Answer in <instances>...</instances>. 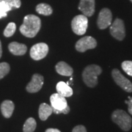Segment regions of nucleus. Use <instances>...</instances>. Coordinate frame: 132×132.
Segmentation results:
<instances>
[{
  "mask_svg": "<svg viewBox=\"0 0 132 132\" xmlns=\"http://www.w3.org/2000/svg\"><path fill=\"white\" fill-rule=\"evenodd\" d=\"M97 41L90 36H85L77 41L75 48L79 52H85L87 50L93 49L96 47Z\"/></svg>",
  "mask_w": 132,
  "mask_h": 132,
  "instance_id": "obj_10",
  "label": "nucleus"
},
{
  "mask_svg": "<svg viewBox=\"0 0 132 132\" xmlns=\"http://www.w3.org/2000/svg\"><path fill=\"white\" fill-rule=\"evenodd\" d=\"M112 120L123 131H128L131 129L132 119L131 117L125 111L116 110L112 114Z\"/></svg>",
  "mask_w": 132,
  "mask_h": 132,
  "instance_id": "obj_4",
  "label": "nucleus"
},
{
  "mask_svg": "<svg viewBox=\"0 0 132 132\" xmlns=\"http://www.w3.org/2000/svg\"><path fill=\"white\" fill-rule=\"evenodd\" d=\"M10 70V66L7 62L0 63V79L3 78L9 73Z\"/></svg>",
  "mask_w": 132,
  "mask_h": 132,
  "instance_id": "obj_23",
  "label": "nucleus"
},
{
  "mask_svg": "<svg viewBox=\"0 0 132 132\" xmlns=\"http://www.w3.org/2000/svg\"><path fill=\"white\" fill-rule=\"evenodd\" d=\"M128 100H125V102L128 105V112L130 114L132 115V97H128Z\"/></svg>",
  "mask_w": 132,
  "mask_h": 132,
  "instance_id": "obj_26",
  "label": "nucleus"
},
{
  "mask_svg": "<svg viewBox=\"0 0 132 132\" xmlns=\"http://www.w3.org/2000/svg\"><path fill=\"white\" fill-rule=\"evenodd\" d=\"M112 13L108 8L102 9L99 13L98 19H97V26L100 29H106L111 24Z\"/></svg>",
  "mask_w": 132,
  "mask_h": 132,
  "instance_id": "obj_9",
  "label": "nucleus"
},
{
  "mask_svg": "<svg viewBox=\"0 0 132 132\" xmlns=\"http://www.w3.org/2000/svg\"><path fill=\"white\" fill-rule=\"evenodd\" d=\"M2 46H1V42L0 40V58H1V56H2Z\"/></svg>",
  "mask_w": 132,
  "mask_h": 132,
  "instance_id": "obj_28",
  "label": "nucleus"
},
{
  "mask_svg": "<svg viewBox=\"0 0 132 132\" xmlns=\"http://www.w3.org/2000/svg\"><path fill=\"white\" fill-rule=\"evenodd\" d=\"M110 33L115 39L122 40L125 37V29L122 20L116 19L110 26Z\"/></svg>",
  "mask_w": 132,
  "mask_h": 132,
  "instance_id": "obj_7",
  "label": "nucleus"
},
{
  "mask_svg": "<svg viewBox=\"0 0 132 132\" xmlns=\"http://www.w3.org/2000/svg\"><path fill=\"white\" fill-rule=\"evenodd\" d=\"M53 110L52 106L45 103L40 104L39 109V116L42 120H46L52 114Z\"/></svg>",
  "mask_w": 132,
  "mask_h": 132,
  "instance_id": "obj_17",
  "label": "nucleus"
},
{
  "mask_svg": "<svg viewBox=\"0 0 132 132\" xmlns=\"http://www.w3.org/2000/svg\"><path fill=\"white\" fill-rule=\"evenodd\" d=\"M50 100L52 104L53 113L56 114L60 113L67 114L70 112V107L67 105L65 97L58 93H54L51 95Z\"/></svg>",
  "mask_w": 132,
  "mask_h": 132,
  "instance_id": "obj_3",
  "label": "nucleus"
},
{
  "mask_svg": "<svg viewBox=\"0 0 132 132\" xmlns=\"http://www.w3.org/2000/svg\"><path fill=\"white\" fill-rule=\"evenodd\" d=\"M41 27V20L35 15H27L24 17L23 23L20 27V31L25 37H35Z\"/></svg>",
  "mask_w": 132,
  "mask_h": 132,
  "instance_id": "obj_1",
  "label": "nucleus"
},
{
  "mask_svg": "<svg viewBox=\"0 0 132 132\" xmlns=\"http://www.w3.org/2000/svg\"><path fill=\"white\" fill-rule=\"evenodd\" d=\"M7 3L12 8H19L21 6L20 0H3Z\"/></svg>",
  "mask_w": 132,
  "mask_h": 132,
  "instance_id": "obj_24",
  "label": "nucleus"
},
{
  "mask_svg": "<svg viewBox=\"0 0 132 132\" xmlns=\"http://www.w3.org/2000/svg\"><path fill=\"white\" fill-rule=\"evenodd\" d=\"M56 90L57 93L64 97H71L73 94L72 89L64 81H60L57 84Z\"/></svg>",
  "mask_w": 132,
  "mask_h": 132,
  "instance_id": "obj_16",
  "label": "nucleus"
},
{
  "mask_svg": "<svg viewBox=\"0 0 132 132\" xmlns=\"http://www.w3.org/2000/svg\"><path fill=\"white\" fill-rule=\"evenodd\" d=\"M36 10L38 14L44 15H50L53 13V9L50 6L45 3H40L36 6Z\"/></svg>",
  "mask_w": 132,
  "mask_h": 132,
  "instance_id": "obj_18",
  "label": "nucleus"
},
{
  "mask_svg": "<svg viewBox=\"0 0 132 132\" xmlns=\"http://www.w3.org/2000/svg\"><path fill=\"white\" fill-rule=\"evenodd\" d=\"M9 50L10 52L14 55L21 56L26 53L27 47L24 44L13 42L9 45Z\"/></svg>",
  "mask_w": 132,
  "mask_h": 132,
  "instance_id": "obj_13",
  "label": "nucleus"
},
{
  "mask_svg": "<svg viewBox=\"0 0 132 132\" xmlns=\"http://www.w3.org/2000/svg\"><path fill=\"white\" fill-rule=\"evenodd\" d=\"M16 30V24L15 23L11 22L7 24L4 31V36L5 37H9L14 35Z\"/></svg>",
  "mask_w": 132,
  "mask_h": 132,
  "instance_id": "obj_21",
  "label": "nucleus"
},
{
  "mask_svg": "<svg viewBox=\"0 0 132 132\" xmlns=\"http://www.w3.org/2000/svg\"><path fill=\"white\" fill-rule=\"evenodd\" d=\"M56 70L60 75L69 77L72 75L73 70L68 64L64 61L58 62L56 65Z\"/></svg>",
  "mask_w": 132,
  "mask_h": 132,
  "instance_id": "obj_14",
  "label": "nucleus"
},
{
  "mask_svg": "<svg viewBox=\"0 0 132 132\" xmlns=\"http://www.w3.org/2000/svg\"><path fill=\"white\" fill-rule=\"evenodd\" d=\"M45 132H61L60 130L58 129H56V128H48V129L46 130Z\"/></svg>",
  "mask_w": 132,
  "mask_h": 132,
  "instance_id": "obj_27",
  "label": "nucleus"
},
{
  "mask_svg": "<svg viewBox=\"0 0 132 132\" xmlns=\"http://www.w3.org/2000/svg\"><path fill=\"white\" fill-rule=\"evenodd\" d=\"M14 104L11 100H5L1 103V111L6 118H11L14 110Z\"/></svg>",
  "mask_w": 132,
  "mask_h": 132,
  "instance_id": "obj_15",
  "label": "nucleus"
},
{
  "mask_svg": "<svg viewBox=\"0 0 132 132\" xmlns=\"http://www.w3.org/2000/svg\"><path fill=\"white\" fill-rule=\"evenodd\" d=\"M48 53V46L45 43H38L33 45L30 50V56L34 60L38 61L44 58Z\"/></svg>",
  "mask_w": 132,
  "mask_h": 132,
  "instance_id": "obj_8",
  "label": "nucleus"
},
{
  "mask_svg": "<svg viewBox=\"0 0 132 132\" xmlns=\"http://www.w3.org/2000/svg\"><path fill=\"white\" fill-rule=\"evenodd\" d=\"M112 77L118 86L126 92H132V83L129 80L125 78L118 69H114L112 71Z\"/></svg>",
  "mask_w": 132,
  "mask_h": 132,
  "instance_id": "obj_6",
  "label": "nucleus"
},
{
  "mask_svg": "<svg viewBox=\"0 0 132 132\" xmlns=\"http://www.w3.org/2000/svg\"><path fill=\"white\" fill-rule=\"evenodd\" d=\"M72 31L77 35L81 36L86 32L88 26V20L85 15H78L73 18L72 21Z\"/></svg>",
  "mask_w": 132,
  "mask_h": 132,
  "instance_id": "obj_5",
  "label": "nucleus"
},
{
  "mask_svg": "<svg viewBox=\"0 0 132 132\" xmlns=\"http://www.w3.org/2000/svg\"><path fill=\"white\" fill-rule=\"evenodd\" d=\"M121 66L125 73L132 77V61H125L122 63Z\"/></svg>",
  "mask_w": 132,
  "mask_h": 132,
  "instance_id": "obj_22",
  "label": "nucleus"
},
{
  "mask_svg": "<svg viewBox=\"0 0 132 132\" xmlns=\"http://www.w3.org/2000/svg\"><path fill=\"white\" fill-rule=\"evenodd\" d=\"M130 1H131V2H132V0H130Z\"/></svg>",
  "mask_w": 132,
  "mask_h": 132,
  "instance_id": "obj_29",
  "label": "nucleus"
},
{
  "mask_svg": "<svg viewBox=\"0 0 132 132\" xmlns=\"http://www.w3.org/2000/svg\"><path fill=\"white\" fill-rule=\"evenodd\" d=\"M44 79L43 76L40 74H34L31 81L26 86V90L30 93H35L39 91L44 85Z\"/></svg>",
  "mask_w": 132,
  "mask_h": 132,
  "instance_id": "obj_11",
  "label": "nucleus"
},
{
  "mask_svg": "<svg viewBox=\"0 0 132 132\" xmlns=\"http://www.w3.org/2000/svg\"><path fill=\"white\" fill-rule=\"evenodd\" d=\"M79 10L86 16H91L95 12V0H80Z\"/></svg>",
  "mask_w": 132,
  "mask_h": 132,
  "instance_id": "obj_12",
  "label": "nucleus"
},
{
  "mask_svg": "<svg viewBox=\"0 0 132 132\" xmlns=\"http://www.w3.org/2000/svg\"><path fill=\"white\" fill-rule=\"evenodd\" d=\"M36 125H37V123L34 118H28L24 123L23 132H34L36 130Z\"/></svg>",
  "mask_w": 132,
  "mask_h": 132,
  "instance_id": "obj_19",
  "label": "nucleus"
},
{
  "mask_svg": "<svg viewBox=\"0 0 132 132\" xmlns=\"http://www.w3.org/2000/svg\"><path fill=\"white\" fill-rule=\"evenodd\" d=\"M12 8L3 0H0V19L7 16V14Z\"/></svg>",
  "mask_w": 132,
  "mask_h": 132,
  "instance_id": "obj_20",
  "label": "nucleus"
},
{
  "mask_svg": "<svg viewBox=\"0 0 132 132\" xmlns=\"http://www.w3.org/2000/svg\"><path fill=\"white\" fill-rule=\"evenodd\" d=\"M72 132H87L86 129L83 125H77L73 128Z\"/></svg>",
  "mask_w": 132,
  "mask_h": 132,
  "instance_id": "obj_25",
  "label": "nucleus"
},
{
  "mask_svg": "<svg viewBox=\"0 0 132 132\" xmlns=\"http://www.w3.org/2000/svg\"><path fill=\"white\" fill-rule=\"evenodd\" d=\"M102 70L100 66L91 64L84 69L82 73V80L88 87H94L98 84L97 77L102 73Z\"/></svg>",
  "mask_w": 132,
  "mask_h": 132,
  "instance_id": "obj_2",
  "label": "nucleus"
}]
</instances>
